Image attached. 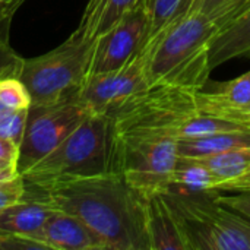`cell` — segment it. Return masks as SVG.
I'll use <instances>...</instances> for the list:
<instances>
[{
    "label": "cell",
    "instance_id": "6da1fadb",
    "mask_svg": "<svg viewBox=\"0 0 250 250\" xmlns=\"http://www.w3.org/2000/svg\"><path fill=\"white\" fill-rule=\"evenodd\" d=\"M28 186V185H26ZM35 198L56 209L82 220L105 243L108 250H151L146 224V198L122 174L57 182L35 188Z\"/></svg>",
    "mask_w": 250,
    "mask_h": 250
},
{
    "label": "cell",
    "instance_id": "7a4b0ae2",
    "mask_svg": "<svg viewBox=\"0 0 250 250\" xmlns=\"http://www.w3.org/2000/svg\"><path fill=\"white\" fill-rule=\"evenodd\" d=\"M230 13H201L189 9L142 47L146 79L154 85L204 88L209 81L208 50L214 37L233 19Z\"/></svg>",
    "mask_w": 250,
    "mask_h": 250
},
{
    "label": "cell",
    "instance_id": "3957f363",
    "mask_svg": "<svg viewBox=\"0 0 250 250\" xmlns=\"http://www.w3.org/2000/svg\"><path fill=\"white\" fill-rule=\"evenodd\" d=\"M196 91L198 88L190 86L154 85L108 113L113 117V129L117 132L144 129L177 139L224 130H246L229 120L199 113Z\"/></svg>",
    "mask_w": 250,
    "mask_h": 250
},
{
    "label": "cell",
    "instance_id": "277c9868",
    "mask_svg": "<svg viewBox=\"0 0 250 250\" xmlns=\"http://www.w3.org/2000/svg\"><path fill=\"white\" fill-rule=\"evenodd\" d=\"M113 136V117L91 113L57 148L22 174L25 185L42 188L110 173Z\"/></svg>",
    "mask_w": 250,
    "mask_h": 250
},
{
    "label": "cell",
    "instance_id": "5b68a950",
    "mask_svg": "<svg viewBox=\"0 0 250 250\" xmlns=\"http://www.w3.org/2000/svg\"><path fill=\"white\" fill-rule=\"evenodd\" d=\"M220 190L161 192L182 229L188 250H250V220L218 199Z\"/></svg>",
    "mask_w": 250,
    "mask_h": 250
},
{
    "label": "cell",
    "instance_id": "8992f818",
    "mask_svg": "<svg viewBox=\"0 0 250 250\" xmlns=\"http://www.w3.org/2000/svg\"><path fill=\"white\" fill-rule=\"evenodd\" d=\"M94 41L75 31L57 48L34 59H23L18 78L26 86L31 104L76 100L89 73Z\"/></svg>",
    "mask_w": 250,
    "mask_h": 250
},
{
    "label": "cell",
    "instance_id": "52a82bcc",
    "mask_svg": "<svg viewBox=\"0 0 250 250\" xmlns=\"http://www.w3.org/2000/svg\"><path fill=\"white\" fill-rule=\"evenodd\" d=\"M177 160L174 136L144 129L114 130L111 171L122 174L144 196L164 192L171 185Z\"/></svg>",
    "mask_w": 250,
    "mask_h": 250
},
{
    "label": "cell",
    "instance_id": "ba28073f",
    "mask_svg": "<svg viewBox=\"0 0 250 250\" xmlns=\"http://www.w3.org/2000/svg\"><path fill=\"white\" fill-rule=\"evenodd\" d=\"M91 111L78 100H67L56 104H31L28 120L16 168L21 174L34 167L54 148H57L88 116Z\"/></svg>",
    "mask_w": 250,
    "mask_h": 250
},
{
    "label": "cell",
    "instance_id": "9c48e42d",
    "mask_svg": "<svg viewBox=\"0 0 250 250\" xmlns=\"http://www.w3.org/2000/svg\"><path fill=\"white\" fill-rule=\"evenodd\" d=\"M148 88L146 56L141 48L120 69L88 75L76 100L91 113L108 114L113 108Z\"/></svg>",
    "mask_w": 250,
    "mask_h": 250
},
{
    "label": "cell",
    "instance_id": "30bf717a",
    "mask_svg": "<svg viewBox=\"0 0 250 250\" xmlns=\"http://www.w3.org/2000/svg\"><path fill=\"white\" fill-rule=\"evenodd\" d=\"M149 15L145 0L127 12L110 31L94 41L89 73H104L120 69L145 45Z\"/></svg>",
    "mask_w": 250,
    "mask_h": 250
},
{
    "label": "cell",
    "instance_id": "8fae6325",
    "mask_svg": "<svg viewBox=\"0 0 250 250\" xmlns=\"http://www.w3.org/2000/svg\"><path fill=\"white\" fill-rule=\"evenodd\" d=\"M38 242L47 249L108 250L101 237L82 220L62 209H54L45 220Z\"/></svg>",
    "mask_w": 250,
    "mask_h": 250
},
{
    "label": "cell",
    "instance_id": "7c38bea8",
    "mask_svg": "<svg viewBox=\"0 0 250 250\" xmlns=\"http://www.w3.org/2000/svg\"><path fill=\"white\" fill-rule=\"evenodd\" d=\"M146 224L151 250H188L179 221L161 192L146 195Z\"/></svg>",
    "mask_w": 250,
    "mask_h": 250
},
{
    "label": "cell",
    "instance_id": "4fadbf2b",
    "mask_svg": "<svg viewBox=\"0 0 250 250\" xmlns=\"http://www.w3.org/2000/svg\"><path fill=\"white\" fill-rule=\"evenodd\" d=\"M243 56H250V7L233 18L214 37L208 50V64L212 70Z\"/></svg>",
    "mask_w": 250,
    "mask_h": 250
},
{
    "label": "cell",
    "instance_id": "5bb4252c",
    "mask_svg": "<svg viewBox=\"0 0 250 250\" xmlns=\"http://www.w3.org/2000/svg\"><path fill=\"white\" fill-rule=\"evenodd\" d=\"M54 209L44 201L22 199L0 212V233L19 234L38 242L42 226Z\"/></svg>",
    "mask_w": 250,
    "mask_h": 250
},
{
    "label": "cell",
    "instance_id": "9a60e30c",
    "mask_svg": "<svg viewBox=\"0 0 250 250\" xmlns=\"http://www.w3.org/2000/svg\"><path fill=\"white\" fill-rule=\"evenodd\" d=\"M142 0H89L76 29L86 40H95L110 31Z\"/></svg>",
    "mask_w": 250,
    "mask_h": 250
},
{
    "label": "cell",
    "instance_id": "2e32d148",
    "mask_svg": "<svg viewBox=\"0 0 250 250\" xmlns=\"http://www.w3.org/2000/svg\"><path fill=\"white\" fill-rule=\"evenodd\" d=\"M248 146H250V132L248 130H224L177 139V151L180 157H204Z\"/></svg>",
    "mask_w": 250,
    "mask_h": 250
},
{
    "label": "cell",
    "instance_id": "e0dca14e",
    "mask_svg": "<svg viewBox=\"0 0 250 250\" xmlns=\"http://www.w3.org/2000/svg\"><path fill=\"white\" fill-rule=\"evenodd\" d=\"M190 158L199 166H202L204 168H207L215 177L217 186L220 183L234 180L250 170V146L234 148L212 155L190 157Z\"/></svg>",
    "mask_w": 250,
    "mask_h": 250
},
{
    "label": "cell",
    "instance_id": "ac0fdd59",
    "mask_svg": "<svg viewBox=\"0 0 250 250\" xmlns=\"http://www.w3.org/2000/svg\"><path fill=\"white\" fill-rule=\"evenodd\" d=\"M195 100L199 113L229 120L246 130H250V103H231L205 88L196 91Z\"/></svg>",
    "mask_w": 250,
    "mask_h": 250
},
{
    "label": "cell",
    "instance_id": "d6986e66",
    "mask_svg": "<svg viewBox=\"0 0 250 250\" xmlns=\"http://www.w3.org/2000/svg\"><path fill=\"white\" fill-rule=\"evenodd\" d=\"M215 177L202 166L195 163L190 157H180L168 188L183 192H209L215 190Z\"/></svg>",
    "mask_w": 250,
    "mask_h": 250
},
{
    "label": "cell",
    "instance_id": "ffe728a7",
    "mask_svg": "<svg viewBox=\"0 0 250 250\" xmlns=\"http://www.w3.org/2000/svg\"><path fill=\"white\" fill-rule=\"evenodd\" d=\"M192 1L193 0H146L145 3L149 15V28H148L146 41H149L160 31H163L180 13L190 9Z\"/></svg>",
    "mask_w": 250,
    "mask_h": 250
},
{
    "label": "cell",
    "instance_id": "44dd1931",
    "mask_svg": "<svg viewBox=\"0 0 250 250\" xmlns=\"http://www.w3.org/2000/svg\"><path fill=\"white\" fill-rule=\"evenodd\" d=\"M208 91L231 103H237V104L250 103V72L236 79L215 83Z\"/></svg>",
    "mask_w": 250,
    "mask_h": 250
},
{
    "label": "cell",
    "instance_id": "7402d4cb",
    "mask_svg": "<svg viewBox=\"0 0 250 250\" xmlns=\"http://www.w3.org/2000/svg\"><path fill=\"white\" fill-rule=\"evenodd\" d=\"M0 100L15 110L28 108L31 105V95L19 78L0 79Z\"/></svg>",
    "mask_w": 250,
    "mask_h": 250
},
{
    "label": "cell",
    "instance_id": "603a6c76",
    "mask_svg": "<svg viewBox=\"0 0 250 250\" xmlns=\"http://www.w3.org/2000/svg\"><path fill=\"white\" fill-rule=\"evenodd\" d=\"M250 7V0H193L190 12H201L207 15L212 13H231L234 18Z\"/></svg>",
    "mask_w": 250,
    "mask_h": 250
},
{
    "label": "cell",
    "instance_id": "cb8c5ba5",
    "mask_svg": "<svg viewBox=\"0 0 250 250\" xmlns=\"http://www.w3.org/2000/svg\"><path fill=\"white\" fill-rule=\"evenodd\" d=\"M28 108L16 110L7 117L0 119V138L1 139L10 141L18 146L21 145L23 133H25V127H26Z\"/></svg>",
    "mask_w": 250,
    "mask_h": 250
},
{
    "label": "cell",
    "instance_id": "d4e9b609",
    "mask_svg": "<svg viewBox=\"0 0 250 250\" xmlns=\"http://www.w3.org/2000/svg\"><path fill=\"white\" fill-rule=\"evenodd\" d=\"M25 196V180L22 174L15 176L0 185V212L7 207L22 201Z\"/></svg>",
    "mask_w": 250,
    "mask_h": 250
},
{
    "label": "cell",
    "instance_id": "484cf974",
    "mask_svg": "<svg viewBox=\"0 0 250 250\" xmlns=\"http://www.w3.org/2000/svg\"><path fill=\"white\" fill-rule=\"evenodd\" d=\"M23 59L19 57L9 44L0 45V79L18 78Z\"/></svg>",
    "mask_w": 250,
    "mask_h": 250
},
{
    "label": "cell",
    "instance_id": "4316f807",
    "mask_svg": "<svg viewBox=\"0 0 250 250\" xmlns=\"http://www.w3.org/2000/svg\"><path fill=\"white\" fill-rule=\"evenodd\" d=\"M47 248L29 237L0 233V250H45Z\"/></svg>",
    "mask_w": 250,
    "mask_h": 250
},
{
    "label": "cell",
    "instance_id": "83f0119b",
    "mask_svg": "<svg viewBox=\"0 0 250 250\" xmlns=\"http://www.w3.org/2000/svg\"><path fill=\"white\" fill-rule=\"evenodd\" d=\"M25 0H6L0 3V45L9 44L10 23L15 12Z\"/></svg>",
    "mask_w": 250,
    "mask_h": 250
},
{
    "label": "cell",
    "instance_id": "f1b7e54d",
    "mask_svg": "<svg viewBox=\"0 0 250 250\" xmlns=\"http://www.w3.org/2000/svg\"><path fill=\"white\" fill-rule=\"evenodd\" d=\"M218 199L250 220V190H242L234 195H223V192H218Z\"/></svg>",
    "mask_w": 250,
    "mask_h": 250
},
{
    "label": "cell",
    "instance_id": "f546056e",
    "mask_svg": "<svg viewBox=\"0 0 250 250\" xmlns=\"http://www.w3.org/2000/svg\"><path fill=\"white\" fill-rule=\"evenodd\" d=\"M215 190L220 192H242V190H250V170L246 171L245 174H242L240 177L230 180V182H224L220 183Z\"/></svg>",
    "mask_w": 250,
    "mask_h": 250
},
{
    "label": "cell",
    "instance_id": "4dcf8cb0",
    "mask_svg": "<svg viewBox=\"0 0 250 250\" xmlns=\"http://www.w3.org/2000/svg\"><path fill=\"white\" fill-rule=\"evenodd\" d=\"M18 154H19V146L18 145H15L10 141H6V139L0 138V158L16 163L18 161Z\"/></svg>",
    "mask_w": 250,
    "mask_h": 250
},
{
    "label": "cell",
    "instance_id": "1f68e13d",
    "mask_svg": "<svg viewBox=\"0 0 250 250\" xmlns=\"http://www.w3.org/2000/svg\"><path fill=\"white\" fill-rule=\"evenodd\" d=\"M18 174H21V173L18 171L16 167H9V168H4V170H0V185H1L3 182H6V180L13 179V177L18 176Z\"/></svg>",
    "mask_w": 250,
    "mask_h": 250
},
{
    "label": "cell",
    "instance_id": "d6a6232c",
    "mask_svg": "<svg viewBox=\"0 0 250 250\" xmlns=\"http://www.w3.org/2000/svg\"><path fill=\"white\" fill-rule=\"evenodd\" d=\"M13 111H16L15 108H12V107H9L7 104H4L1 100H0V119H3V117H7L9 114H12Z\"/></svg>",
    "mask_w": 250,
    "mask_h": 250
},
{
    "label": "cell",
    "instance_id": "836d02e7",
    "mask_svg": "<svg viewBox=\"0 0 250 250\" xmlns=\"http://www.w3.org/2000/svg\"><path fill=\"white\" fill-rule=\"evenodd\" d=\"M9 167H16V163L9 161V160H4V158H0V170L9 168Z\"/></svg>",
    "mask_w": 250,
    "mask_h": 250
},
{
    "label": "cell",
    "instance_id": "e575fe53",
    "mask_svg": "<svg viewBox=\"0 0 250 250\" xmlns=\"http://www.w3.org/2000/svg\"><path fill=\"white\" fill-rule=\"evenodd\" d=\"M3 1H6V0H0V3H3Z\"/></svg>",
    "mask_w": 250,
    "mask_h": 250
},
{
    "label": "cell",
    "instance_id": "d590c367",
    "mask_svg": "<svg viewBox=\"0 0 250 250\" xmlns=\"http://www.w3.org/2000/svg\"><path fill=\"white\" fill-rule=\"evenodd\" d=\"M145 1H146V0H145Z\"/></svg>",
    "mask_w": 250,
    "mask_h": 250
}]
</instances>
